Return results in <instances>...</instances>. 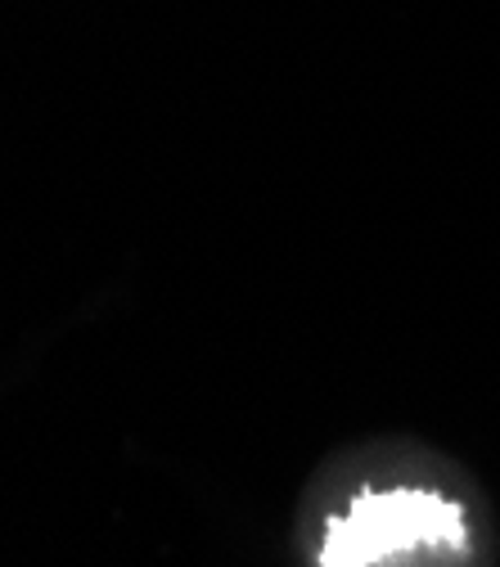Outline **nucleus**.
<instances>
[{
    "mask_svg": "<svg viewBox=\"0 0 500 567\" xmlns=\"http://www.w3.org/2000/svg\"><path fill=\"white\" fill-rule=\"evenodd\" d=\"M460 505L433 491H366L351 509L325 527L320 567H375L388 554H406L419 545H465Z\"/></svg>",
    "mask_w": 500,
    "mask_h": 567,
    "instance_id": "obj_1",
    "label": "nucleus"
}]
</instances>
